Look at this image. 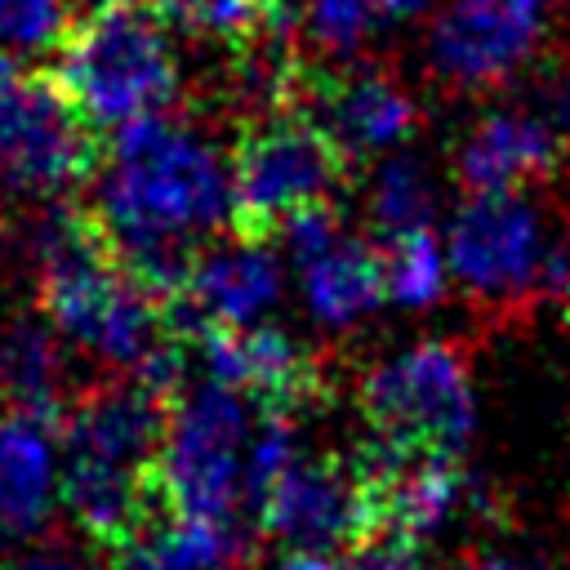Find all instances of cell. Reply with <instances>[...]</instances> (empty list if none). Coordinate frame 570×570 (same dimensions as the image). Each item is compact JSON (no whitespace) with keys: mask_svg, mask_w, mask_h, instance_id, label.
<instances>
[{"mask_svg":"<svg viewBox=\"0 0 570 570\" xmlns=\"http://www.w3.org/2000/svg\"><path fill=\"white\" fill-rule=\"evenodd\" d=\"M566 142L539 125L530 111L481 116L454 151V174L472 196L485 191H525L557 174Z\"/></svg>","mask_w":570,"mask_h":570,"instance_id":"2e32d148","label":"cell"},{"mask_svg":"<svg viewBox=\"0 0 570 570\" xmlns=\"http://www.w3.org/2000/svg\"><path fill=\"white\" fill-rule=\"evenodd\" d=\"M352 156L298 102L254 116L232 156V232L249 240L281 236L312 209H334Z\"/></svg>","mask_w":570,"mask_h":570,"instance_id":"5b68a950","label":"cell"},{"mask_svg":"<svg viewBox=\"0 0 570 570\" xmlns=\"http://www.w3.org/2000/svg\"><path fill=\"white\" fill-rule=\"evenodd\" d=\"M450 276L481 303H517L543 281L539 214L521 191L468 196L445 236Z\"/></svg>","mask_w":570,"mask_h":570,"instance_id":"9c48e42d","label":"cell"},{"mask_svg":"<svg viewBox=\"0 0 570 570\" xmlns=\"http://www.w3.org/2000/svg\"><path fill=\"white\" fill-rule=\"evenodd\" d=\"M432 209H436V196H432V183L428 174L405 160V156H392L374 183H370V218L379 227V236H401V232H419V227H432Z\"/></svg>","mask_w":570,"mask_h":570,"instance_id":"7402d4cb","label":"cell"},{"mask_svg":"<svg viewBox=\"0 0 570 570\" xmlns=\"http://www.w3.org/2000/svg\"><path fill=\"white\" fill-rule=\"evenodd\" d=\"M245 557L240 525L196 521L156 508L111 548V570H236Z\"/></svg>","mask_w":570,"mask_h":570,"instance_id":"d6986e66","label":"cell"},{"mask_svg":"<svg viewBox=\"0 0 570 570\" xmlns=\"http://www.w3.org/2000/svg\"><path fill=\"white\" fill-rule=\"evenodd\" d=\"M98 4H129V0H89V9H98Z\"/></svg>","mask_w":570,"mask_h":570,"instance_id":"83f0119b","label":"cell"},{"mask_svg":"<svg viewBox=\"0 0 570 570\" xmlns=\"http://www.w3.org/2000/svg\"><path fill=\"white\" fill-rule=\"evenodd\" d=\"M281 570H343V566L334 552H321V548H285Z\"/></svg>","mask_w":570,"mask_h":570,"instance_id":"484cf974","label":"cell"},{"mask_svg":"<svg viewBox=\"0 0 570 570\" xmlns=\"http://www.w3.org/2000/svg\"><path fill=\"white\" fill-rule=\"evenodd\" d=\"M530 4H539V9H543V0H530Z\"/></svg>","mask_w":570,"mask_h":570,"instance_id":"f546056e","label":"cell"},{"mask_svg":"<svg viewBox=\"0 0 570 570\" xmlns=\"http://www.w3.org/2000/svg\"><path fill=\"white\" fill-rule=\"evenodd\" d=\"M169 401L138 379L80 392L58 423V490L71 521L116 548L156 508V463Z\"/></svg>","mask_w":570,"mask_h":570,"instance_id":"3957f363","label":"cell"},{"mask_svg":"<svg viewBox=\"0 0 570 570\" xmlns=\"http://www.w3.org/2000/svg\"><path fill=\"white\" fill-rule=\"evenodd\" d=\"M370 445L396 459H459L472 432V374L459 347L414 343L361 383Z\"/></svg>","mask_w":570,"mask_h":570,"instance_id":"52a82bcc","label":"cell"},{"mask_svg":"<svg viewBox=\"0 0 570 570\" xmlns=\"http://www.w3.org/2000/svg\"><path fill=\"white\" fill-rule=\"evenodd\" d=\"M254 432L249 401L209 379L169 401L156 463L160 508L214 525H240V508H249Z\"/></svg>","mask_w":570,"mask_h":570,"instance_id":"8992f818","label":"cell"},{"mask_svg":"<svg viewBox=\"0 0 570 570\" xmlns=\"http://www.w3.org/2000/svg\"><path fill=\"white\" fill-rule=\"evenodd\" d=\"M281 236L289 245V258L298 263L303 303L316 325L347 330V325L365 321L387 298L379 245L347 236L338 227L334 209H312V214L294 218Z\"/></svg>","mask_w":570,"mask_h":570,"instance_id":"7c38bea8","label":"cell"},{"mask_svg":"<svg viewBox=\"0 0 570 570\" xmlns=\"http://www.w3.org/2000/svg\"><path fill=\"white\" fill-rule=\"evenodd\" d=\"M31 263L40 312L67 347L138 379L178 343L169 303L125 267L94 209L53 205L31 227Z\"/></svg>","mask_w":570,"mask_h":570,"instance_id":"7a4b0ae2","label":"cell"},{"mask_svg":"<svg viewBox=\"0 0 570 570\" xmlns=\"http://www.w3.org/2000/svg\"><path fill=\"white\" fill-rule=\"evenodd\" d=\"M539 27V4L530 0H450L432 18V71L454 89H490L521 71Z\"/></svg>","mask_w":570,"mask_h":570,"instance_id":"8fae6325","label":"cell"},{"mask_svg":"<svg viewBox=\"0 0 570 570\" xmlns=\"http://www.w3.org/2000/svg\"><path fill=\"white\" fill-rule=\"evenodd\" d=\"M281 298V263L272 240L236 236L223 245H205L187 272V285L169 303L174 334L196 338L200 330H245L263 325V316Z\"/></svg>","mask_w":570,"mask_h":570,"instance_id":"4fadbf2b","label":"cell"},{"mask_svg":"<svg viewBox=\"0 0 570 570\" xmlns=\"http://www.w3.org/2000/svg\"><path fill=\"white\" fill-rule=\"evenodd\" d=\"M298 98L334 134V142L347 156L396 151L414 134V125H419V107L383 71L307 76L303 89H298Z\"/></svg>","mask_w":570,"mask_h":570,"instance_id":"9a60e30c","label":"cell"},{"mask_svg":"<svg viewBox=\"0 0 570 570\" xmlns=\"http://www.w3.org/2000/svg\"><path fill=\"white\" fill-rule=\"evenodd\" d=\"M0 396L4 410L27 414L53 432L76 405L80 392L67 374V343L45 321V312H27L0 325Z\"/></svg>","mask_w":570,"mask_h":570,"instance_id":"e0dca14e","label":"cell"},{"mask_svg":"<svg viewBox=\"0 0 570 570\" xmlns=\"http://www.w3.org/2000/svg\"><path fill=\"white\" fill-rule=\"evenodd\" d=\"M481 570H517V566H481Z\"/></svg>","mask_w":570,"mask_h":570,"instance_id":"f1b7e54d","label":"cell"},{"mask_svg":"<svg viewBox=\"0 0 570 570\" xmlns=\"http://www.w3.org/2000/svg\"><path fill=\"white\" fill-rule=\"evenodd\" d=\"M94 214L125 267L174 303L205 236L232 227V160L187 120H138L111 134Z\"/></svg>","mask_w":570,"mask_h":570,"instance_id":"6da1fadb","label":"cell"},{"mask_svg":"<svg viewBox=\"0 0 570 570\" xmlns=\"http://www.w3.org/2000/svg\"><path fill=\"white\" fill-rule=\"evenodd\" d=\"M71 27L67 0H0V45L40 53L58 49L62 31Z\"/></svg>","mask_w":570,"mask_h":570,"instance_id":"cb8c5ba5","label":"cell"},{"mask_svg":"<svg viewBox=\"0 0 570 570\" xmlns=\"http://www.w3.org/2000/svg\"><path fill=\"white\" fill-rule=\"evenodd\" d=\"M379 258H383V289L396 307H432L441 298L450 258L432 227L387 236L379 245Z\"/></svg>","mask_w":570,"mask_h":570,"instance_id":"ffe728a7","label":"cell"},{"mask_svg":"<svg viewBox=\"0 0 570 570\" xmlns=\"http://www.w3.org/2000/svg\"><path fill=\"white\" fill-rule=\"evenodd\" d=\"M18 570H80V566L67 561V557H58V552H40V557H27Z\"/></svg>","mask_w":570,"mask_h":570,"instance_id":"4316f807","label":"cell"},{"mask_svg":"<svg viewBox=\"0 0 570 570\" xmlns=\"http://www.w3.org/2000/svg\"><path fill=\"white\" fill-rule=\"evenodd\" d=\"M539 125H548L570 147V67H552L530 85V107Z\"/></svg>","mask_w":570,"mask_h":570,"instance_id":"d4e9b609","label":"cell"},{"mask_svg":"<svg viewBox=\"0 0 570 570\" xmlns=\"http://www.w3.org/2000/svg\"><path fill=\"white\" fill-rule=\"evenodd\" d=\"M58 432L0 410V534L27 539L40 534L53 517V503H62L58 490Z\"/></svg>","mask_w":570,"mask_h":570,"instance_id":"ac0fdd59","label":"cell"},{"mask_svg":"<svg viewBox=\"0 0 570 570\" xmlns=\"http://www.w3.org/2000/svg\"><path fill=\"white\" fill-rule=\"evenodd\" d=\"M49 76L94 134H120L138 120L165 116L183 94L169 27L142 0L98 4L71 18Z\"/></svg>","mask_w":570,"mask_h":570,"instance_id":"277c9868","label":"cell"},{"mask_svg":"<svg viewBox=\"0 0 570 570\" xmlns=\"http://www.w3.org/2000/svg\"><path fill=\"white\" fill-rule=\"evenodd\" d=\"M98 134L62 98L58 80L0 49V187L62 196L94 174Z\"/></svg>","mask_w":570,"mask_h":570,"instance_id":"ba28073f","label":"cell"},{"mask_svg":"<svg viewBox=\"0 0 570 570\" xmlns=\"http://www.w3.org/2000/svg\"><path fill=\"white\" fill-rule=\"evenodd\" d=\"M191 343L205 361V379L254 401L263 414L289 419L294 410L316 401L325 387L316 361L276 325L200 330Z\"/></svg>","mask_w":570,"mask_h":570,"instance_id":"5bb4252c","label":"cell"},{"mask_svg":"<svg viewBox=\"0 0 570 570\" xmlns=\"http://www.w3.org/2000/svg\"><path fill=\"white\" fill-rule=\"evenodd\" d=\"M165 27H178L200 40H223L245 49L258 31H267L258 0H147Z\"/></svg>","mask_w":570,"mask_h":570,"instance_id":"603a6c76","label":"cell"},{"mask_svg":"<svg viewBox=\"0 0 570 570\" xmlns=\"http://www.w3.org/2000/svg\"><path fill=\"white\" fill-rule=\"evenodd\" d=\"M249 512L258 517L263 534L285 548H356L365 534V499L356 463L343 468L334 459L303 454L298 445L267 472L254 490Z\"/></svg>","mask_w":570,"mask_h":570,"instance_id":"30bf717a","label":"cell"},{"mask_svg":"<svg viewBox=\"0 0 570 570\" xmlns=\"http://www.w3.org/2000/svg\"><path fill=\"white\" fill-rule=\"evenodd\" d=\"M428 0H303V22L321 49L347 53L365 36L419 18Z\"/></svg>","mask_w":570,"mask_h":570,"instance_id":"44dd1931","label":"cell"}]
</instances>
